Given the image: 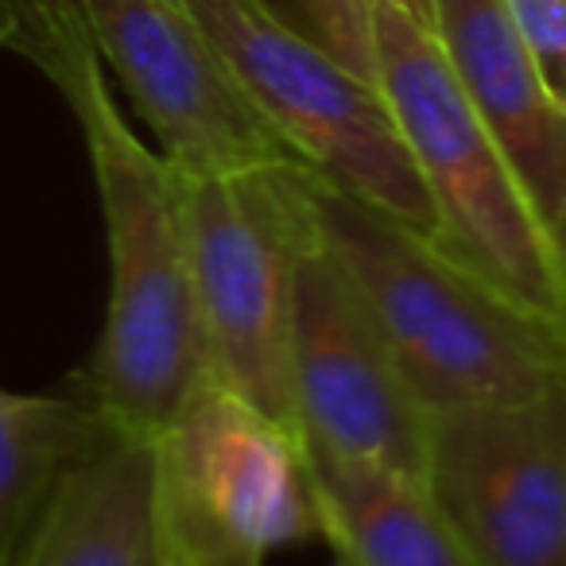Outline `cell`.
Returning a JSON list of instances; mask_svg holds the SVG:
<instances>
[{"instance_id":"cell-1","label":"cell","mask_w":566,"mask_h":566,"mask_svg":"<svg viewBox=\"0 0 566 566\" xmlns=\"http://www.w3.org/2000/svg\"><path fill=\"white\" fill-rule=\"evenodd\" d=\"M17 51L74 109L102 198L109 307L82 373V396L120 434L151 439L210 373L190 256L187 171L133 133L74 0H48L20 32Z\"/></svg>"},{"instance_id":"cell-2","label":"cell","mask_w":566,"mask_h":566,"mask_svg":"<svg viewBox=\"0 0 566 566\" xmlns=\"http://www.w3.org/2000/svg\"><path fill=\"white\" fill-rule=\"evenodd\" d=\"M318 244L349 275L431 416L527 403L566 385V331L392 213L311 171Z\"/></svg>"},{"instance_id":"cell-3","label":"cell","mask_w":566,"mask_h":566,"mask_svg":"<svg viewBox=\"0 0 566 566\" xmlns=\"http://www.w3.org/2000/svg\"><path fill=\"white\" fill-rule=\"evenodd\" d=\"M373 43L377 86L434 206V244L524 307L558 318L551 229L450 71L434 28L396 0H377Z\"/></svg>"},{"instance_id":"cell-4","label":"cell","mask_w":566,"mask_h":566,"mask_svg":"<svg viewBox=\"0 0 566 566\" xmlns=\"http://www.w3.org/2000/svg\"><path fill=\"white\" fill-rule=\"evenodd\" d=\"M148 454L164 566H264L318 535L300 434L213 373L151 434Z\"/></svg>"},{"instance_id":"cell-5","label":"cell","mask_w":566,"mask_h":566,"mask_svg":"<svg viewBox=\"0 0 566 566\" xmlns=\"http://www.w3.org/2000/svg\"><path fill=\"white\" fill-rule=\"evenodd\" d=\"M187 218L210 373L295 431V283L318 241L311 167L275 159L229 175H187Z\"/></svg>"},{"instance_id":"cell-6","label":"cell","mask_w":566,"mask_h":566,"mask_svg":"<svg viewBox=\"0 0 566 566\" xmlns=\"http://www.w3.org/2000/svg\"><path fill=\"white\" fill-rule=\"evenodd\" d=\"M292 156L434 241V206L377 82L268 0H182Z\"/></svg>"},{"instance_id":"cell-7","label":"cell","mask_w":566,"mask_h":566,"mask_svg":"<svg viewBox=\"0 0 566 566\" xmlns=\"http://www.w3.org/2000/svg\"><path fill=\"white\" fill-rule=\"evenodd\" d=\"M423 485L478 566H566V385L431 416Z\"/></svg>"},{"instance_id":"cell-8","label":"cell","mask_w":566,"mask_h":566,"mask_svg":"<svg viewBox=\"0 0 566 566\" xmlns=\"http://www.w3.org/2000/svg\"><path fill=\"white\" fill-rule=\"evenodd\" d=\"M292 423L303 447L423 481L431 411L408 388L349 275L318 241L295 283Z\"/></svg>"},{"instance_id":"cell-9","label":"cell","mask_w":566,"mask_h":566,"mask_svg":"<svg viewBox=\"0 0 566 566\" xmlns=\"http://www.w3.org/2000/svg\"><path fill=\"white\" fill-rule=\"evenodd\" d=\"M97 55L187 175L295 159L182 0H74Z\"/></svg>"},{"instance_id":"cell-10","label":"cell","mask_w":566,"mask_h":566,"mask_svg":"<svg viewBox=\"0 0 566 566\" xmlns=\"http://www.w3.org/2000/svg\"><path fill=\"white\" fill-rule=\"evenodd\" d=\"M431 28L551 229L566 206V117L543 90L504 0H431Z\"/></svg>"},{"instance_id":"cell-11","label":"cell","mask_w":566,"mask_h":566,"mask_svg":"<svg viewBox=\"0 0 566 566\" xmlns=\"http://www.w3.org/2000/svg\"><path fill=\"white\" fill-rule=\"evenodd\" d=\"M334 566H478L419 478L303 447Z\"/></svg>"},{"instance_id":"cell-12","label":"cell","mask_w":566,"mask_h":566,"mask_svg":"<svg viewBox=\"0 0 566 566\" xmlns=\"http://www.w3.org/2000/svg\"><path fill=\"white\" fill-rule=\"evenodd\" d=\"M148 478V439L117 434L66 473L12 566H164Z\"/></svg>"},{"instance_id":"cell-13","label":"cell","mask_w":566,"mask_h":566,"mask_svg":"<svg viewBox=\"0 0 566 566\" xmlns=\"http://www.w3.org/2000/svg\"><path fill=\"white\" fill-rule=\"evenodd\" d=\"M86 396L0 388V566H12L63 478L117 439Z\"/></svg>"},{"instance_id":"cell-14","label":"cell","mask_w":566,"mask_h":566,"mask_svg":"<svg viewBox=\"0 0 566 566\" xmlns=\"http://www.w3.org/2000/svg\"><path fill=\"white\" fill-rule=\"evenodd\" d=\"M539 82L566 117V0H504Z\"/></svg>"},{"instance_id":"cell-15","label":"cell","mask_w":566,"mask_h":566,"mask_svg":"<svg viewBox=\"0 0 566 566\" xmlns=\"http://www.w3.org/2000/svg\"><path fill=\"white\" fill-rule=\"evenodd\" d=\"M315 40L338 55L349 71L377 82V43H373V4L377 0H303Z\"/></svg>"},{"instance_id":"cell-16","label":"cell","mask_w":566,"mask_h":566,"mask_svg":"<svg viewBox=\"0 0 566 566\" xmlns=\"http://www.w3.org/2000/svg\"><path fill=\"white\" fill-rule=\"evenodd\" d=\"M43 0H0V48H17L20 32H24V20L40 9Z\"/></svg>"},{"instance_id":"cell-17","label":"cell","mask_w":566,"mask_h":566,"mask_svg":"<svg viewBox=\"0 0 566 566\" xmlns=\"http://www.w3.org/2000/svg\"><path fill=\"white\" fill-rule=\"evenodd\" d=\"M551 249H555V272H558V323L566 331V206L551 221Z\"/></svg>"},{"instance_id":"cell-18","label":"cell","mask_w":566,"mask_h":566,"mask_svg":"<svg viewBox=\"0 0 566 566\" xmlns=\"http://www.w3.org/2000/svg\"><path fill=\"white\" fill-rule=\"evenodd\" d=\"M396 4H403V9L416 12L423 24H431V0H396Z\"/></svg>"}]
</instances>
